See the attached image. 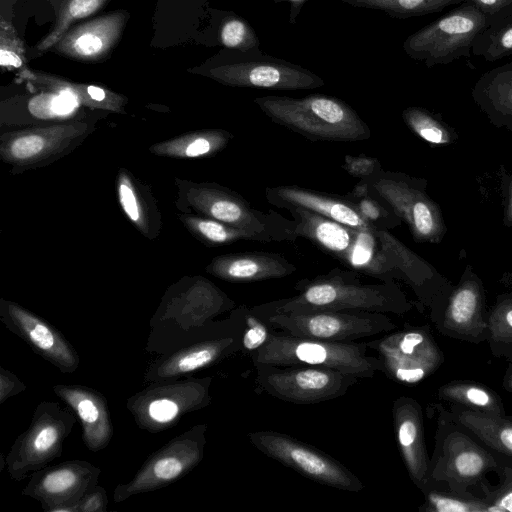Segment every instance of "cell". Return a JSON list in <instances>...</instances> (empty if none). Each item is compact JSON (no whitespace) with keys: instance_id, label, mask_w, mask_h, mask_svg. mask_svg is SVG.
<instances>
[{"instance_id":"3","label":"cell","mask_w":512,"mask_h":512,"mask_svg":"<svg viewBox=\"0 0 512 512\" xmlns=\"http://www.w3.org/2000/svg\"><path fill=\"white\" fill-rule=\"evenodd\" d=\"M176 208L256 232L267 242H295L296 223L274 210L261 211L237 192L214 182L176 178Z\"/></svg>"},{"instance_id":"10","label":"cell","mask_w":512,"mask_h":512,"mask_svg":"<svg viewBox=\"0 0 512 512\" xmlns=\"http://www.w3.org/2000/svg\"><path fill=\"white\" fill-rule=\"evenodd\" d=\"M95 130L84 121L21 128L2 134L0 156L13 173L49 165L68 155Z\"/></svg>"},{"instance_id":"9","label":"cell","mask_w":512,"mask_h":512,"mask_svg":"<svg viewBox=\"0 0 512 512\" xmlns=\"http://www.w3.org/2000/svg\"><path fill=\"white\" fill-rule=\"evenodd\" d=\"M249 442L260 452L319 484L359 492L362 481L342 463L318 448L279 431L248 433Z\"/></svg>"},{"instance_id":"31","label":"cell","mask_w":512,"mask_h":512,"mask_svg":"<svg viewBox=\"0 0 512 512\" xmlns=\"http://www.w3.org/2000/svg\"><path fill=\"white\" fill-rule=\"evenodd\" d=\"M459 422L489 446L512 456V423L496 415L464 410L457 413Z\"/></svg>"},{"instance_id":"24","label":"cell","mask_w":512,"mask_h":512,"mask_svg":"<svg viewBox=\"0 0 512 512\" xmlns=\"http://www.w3.org/2000/svg\"><path fill=\"white\" fill-rule=\"evenodd\" d=\"M472 98L491 123L512 132V61L485 72L473 86Z\"/></svg>"},{"instance_id":"32","label":"cell","mask_w":512,"mask_h":512,"mask_svg":"<svg viewBox=\"0 0 512 512\" xmlns=\"http://www.w3.org/2000/svg\"><path fill=\"white\" fill-rule=\"evenodd\" d=\"M358 8L378 10L397 19L437 13L464 0H339Z\"/></svg>"},{"instance_id":"52","label":"cell","mask_w":512,"mask_h":512,"mask_svg":"<svg viewBox=\"0 0 512 512\" xmlns=\"http://www.w3.org/2000/svg\"><path fill=\"white\" fill-rule=\"evenodd\" d=\"M87 93L95 101H103L106 97L104 90L96 86H89Z\"/></svg>"},{"instance_id":"42","label":"cell","mask_w":512,"mask_h":512,"mask_svg":"<svg viewBox=\"0 0 512 512\" xmlns=\"http://www.w3.org/2000/svg\"><path fill=\"white\" fill-rule=\"evenodd\" d=\"M475 5L488 19L489 25L512 14V0H464Z\"/></svg>"},{"instance_id":"18","label":"cell","mask_w":512,"mask_h":512,"mask_svg":"<svg viewBox=\"0 0 512 512\" xmlns=\"http://www.w3.org/2000/svg\"><path fill=\"white\" fill-rule=\"evenodd\" d=\"M266 200L282 209L300 207L358 230H371L355 203L346 195H334L296 185H280L265 189Z\"/></svg>"},{"instance_id":"16","label":"cell","mask_w":512,"mask_h":512,"mask_svg":"<svg viewBox=\"0 0 512 512\" xmlns=\"http://www.w3.org/2000/svg\"><path fill=\"white\" fill-rule=\"evenodd\" d=\"M100 469L86 461H67L32 473L22 494L47 512H78L80 499L97 486Z\"/></svg>"},{"instance_id":"44","label":"cell","mask_w":512,"mask_h":512,"mask_svg":"<svg viewBox=\"0 0 512 512\" xmlns=\"http://www.w3.org/2000/svg\"><path fill=\"white\" fill-rule=\"evenodd\" d=\"M0 402L3 403L6 398L19 393L23 389H25V386L22 382L19 381V379L10 373L9 371H6L4 368H1V374H0Z\"/></svg>"},{"instance_id":"7","label":"cell","mask_w":512,"mask_h":512,"mask_svg":"<svg viewBox=\"0 0 512 512\" xmlns=\"http://www.w3.org/2000/svg\"><path fill=\"white\" fill-rule=\"evenodd\" d=\"M254 367L257 392L301 405L341 397L359 379L352 374L321 366H275L258 363Z\"/></svg>"},{"instance_id":"35","label":"cell","mask_w":512,"mask_h":512,"mask_svg":"<svg viewBox=\"0 0 512 512\" xmlns=\"http://www.w3.org/2000/svg\"><path fill=\"white\" fill-rule=\"evenodd\" d=\"M79 106L78 98L69 89L58 94H40L28 103L29 114L40 121H49L69 117Z\"/></svg>"},{"instance_id":"34","label":"cell","mask_w":512,"mask_h":512,"mask_svg":"<svg viewBox=\"0 0 512 512\" xmlns=\"http://www.w3.org/2000/svg\"><path fill=\"white\" fill-rule=\"evenodd\" d=\"M402 119L414 134L431 144L444 145L455 140L454 132L425 108L407 107L402 112Z\"/></svg>"},{"instance_id":"17","label":"cell","mask_w":512,"mask_h":512,"mask_svg":"<svg viewBox=\"0 0 512 512\" xmlns=\"http://www.w3.org/2000/svg\"><path fill=\"white\" fill-rule=\"evenodd\" d=\"M0 314L3 323L44 359L62 372L71 373L76 370L79 356L56 328L11 301L1 300Z\"/></svg>"},{"instance_id":"2","label":"cell","mask_w":512,"mask_h":512,"mask_svg":"<svg viewBox=\"0 0 512 512\" xmlns=\"http://www.w3.org/2000/svg\"><path fill=\"white\" fill-rule=\"evenodd\" d=\"M254 103L271 121L311 141L356 142L368 140L372 135L359 114L334 96L268 95L255 98Z\"/></svg>"},{"instance_id":"33","label":"cell","mask_w":512,"mask_h":512,"mask_svg":"<svg viewBox=\"0 0 512 512\" xmlns=\"http://www.w3.org/2000/svg\"><path fill=\"white\" fill-rule=\"evenodd\" d=\"M472 55L489 62L512 55V14L490 24L475 37Z\"/></svg>"},{"instance_id":"40","label":"cell","mask_w":512,"mask_h":512,"mask_svg":"<svg viewBox=\"0 0 512 512\" xmlns=\"http://www.w3.org/2000/svg\"><path fill=\"white\" fill-rule=\"evenodd\" d=\"M426 503L427 510L436 512L487 511V506L481 502L446 496L437 492H429Z\"/></svg>"},{"instance_id":"23","label":"cell","mask_w":512,"mask_h":512,"mask_svg":"<svg viewBox=\"0 0 512 512\" xmlns=\"http://www.w3.org/2000/svg\"><path fill=\"white\" fill-rule=\"evenodd\" d=\"M119 205L127 218L147 238H156L162 228L161 213L151 189L130 171L120 169L116 178Z\"/></svg>"},{"instance_id":"51","label":"cell","mask_w":512,"mask_h":512,"mask_svg":"<svg viewBox=\"0 0 512 512\" xmlns=\"http://www.w3.org/2000/svg\"><path fill=\"white\" fill-rule=\"evenodd\" d=\"M499 315L506 326L512 331V301H505L499 307Z\"/></svg>"},{"instance_id":"11","label":"cell","mask_w":512,"mask_h":512,"mask_svg":"<svg viewBox=\"0 0 512 512\" xmlns=\"http://www.w3.org/2000/svg\"><path fill=\"white\" fill-rule=\"evenodd\" d=\"M75 421V416L58 403H40L28 429L15 440L8 453L6 464L10 477L20 481L59 457Z\"/></svg>"},{"instance_id":"13","label":"cell","mask_w":512,"mask_h":512,"mask_svg":"<svg viewBox=\"0 0 512 512\" xmlns=\"http://www.w3.org/2000/svg\"><path fill=\"white\" fill-rule=\"evenodd\" d=\"M206 430L196 425L150 455L130 482L116 487L114 501L164 487L192 470L203 458Z\"/></svg>"},{"instance_id":"12","label":"cell","mask_w":512,"mask_h":512,"mask_svg":"<svg viewBox=\"0 0 512 512\" xmlns=\"http://www.w3.org/2000/svg\"><path fill=\"white\" fill-rule=\"evenodd\" d=\"M213 74L227 85L243 88L292 91L315 89L325 84L312 71L265 54L259 47L248 51L235 50Z\"/></svg>"},{"instance_id":"5","label":"cell","mask_w":512,"mask_h":512,"mask_svg":"<svg viewBox=\"0 0 512 512\" xmlns=\"http://www.w3.org/2000/svg\"><path fill=\"white\" fill-rule=\"evenodd\" d=\"M489 26L487 17L472 3L458 7L409 35L404 52L431 68L472 55L475 37Z\"/></svg>"},{"instance_id":"20","label":"cell","mask_w":512,"mask_h":512,"mask_svg":"<svg viewBox=\"0 0 512 512\" xmlns=\"http://www.w3.org/2000/svg\"><path fill=\"white\" fill-rule=\"evenodd\" d=\"M392 414L402 459L412 481L423 489L428 480L429 464L420 406L412 398L400 397L393 402Z\"/></svg>"},{"instance_id":"49","label":"cell","mask_w":512,"mask_h":512,"mask_svg":"<svg viewBox=\"0 0 512 512\" xmlns=\"http://www.w3.org/2000/svg\"><path fill=\"white\" fill-rule=\"evenodd\" d=\"M308 0H273L274 3H288L289 4V23L294 24Z\"/></svg>"},{"instance_id":"48","label":"cell","mask_w":512,"mask_h":512,"mask_svg":"<svg viewBox=\"0 0 512 512\" xmlns=\"http://www.w3.org/2000/svg\"><path fill=\"white\" fill-rule=\"evenodd\" d=\"M98 6V0H72L69 11L73 17H85L92 13Z\"/></svg>"},{"instance_id":"21","label":"cell","mask_w":512,"mask_h":512,"mask_svg":"<svg viewBox=\"0 0 512 512\" xmlns=\"http://www.w3.org/2000/svg\"><path fill=\"white\" fill-rule=\"evenodd\" d=\"M53 390L78 416L86 447L93 452L106 448L113 428L105 397L98 391L79 385L59 384Z\"/></svg>"},{"instance_id":"6","label":"cell","mask_w":512,"mask_h":512,"mask_svg":"<svg viewBox=\"0 0 512 512\" xmlns=\"http://www.w3.org/2000/svg\"><path fill=\"white\" fill-rule=\"evenodd\" d=\"M369 190L404 221L417 243L438 244L447 228L438 204L426 192L425 179L380 169L364 178Z\"/></svg>"},{"instance_id":"50","label":"cell","mask_w":512,"mask_h":512,"mask_svg":"<svg viewBox=\"0 0 512 512\" xmlns=\"http://www.w3.org/2000/svg\"><path fill=\"white\" fill-rule=\"evenodd\" d=\"M0 61L2 65L21 66V59L12 51L2 49L0 51Z\"/></svg>"},{"instance_id":"29","label":"cell","mask_w":512,"mask_h":512,"mask_svg":"<svg viewBox=\"0 0 512 512\" xmlns=\"http://www.w3.org/2000/svg\"><path fill=\"white\" fill-rule=\"evenodd\" d=\"M178 218L186 229L206 246L230 245L242 240L267 242L264 236L256 232L237 228L211 218L185 213L179 214Z\"/></svg>"},{"instance_id":"19","label":"cell","mask_w":512,"mask_h":512,"mask_svg":"<svg viewBox=\"0 0 512 512\" xmlns=\"http://www.w3.org/2000/svg\"><path fill=\"white\" fill-rule=\"evenodd\" d=\"M205 270L227 282L253 283L287 277L297 267L281 254L252 251L214 257Z\"/></svg>"},{"instance_id":"46","label":"cell","mask_w":512,"mask_h":512,"mask_svg":"<svg viewBox=\"0 0 512 512\" xmlns=\"http://www.w3.org/2000/svg\"><path fill=\"white\" fill-rule=\"evenodd\" d=\"M102 48V41L95 35L84 34L75 42V49L81 55L96 54Z\"/></svg>"},{"instance_id":"22","label":"cell","mask_w":512,"mask_h":512,"mask_svg":"<svg viewBox=\"0 0 512 512\" xmlns=\"http://www.w3.org/2000/svg\"><path fill=\"white\" fill-rule=\"evenodd\" d=\"M296 223L295 234L341 263L346 259L358 229L300 207H288Z\"/></svg>"},{"instance_id":"43","label":"cell","mask_w":512,"mask_h":512,"mask_svg":"<svg viewBox=\"0 0 512 512\" xmlns=\"http://www.w3.org/2000/svg\"><path fill=\"white\" fill-rule=\"evenodd\" d=\"M107 496L105 490L96 486L86 493L77 504L78 512H105Z\"/></svg>"},{"instance_id":"26","label":"cell","mask_w":512,"mask_h":512,"mask_svg":"<svg viewBox=\"0 0 512 512\" xmlns=\"http://www.w3.org/2000/svg\"><path fill=\"white\" fill-rule=\"evenodd\" d=\"M488 456L467 437L454 435L449 438L432 476L459 482L477 480L490 464Z\"/></svg>"},{"instance_id":"39","label":"cell","mask_w":512,"mask_h":512,"mask_svg":"<svg viewBox=\"0 0 512 512\" xmlns=\"http://www.w3.org/2000/svg\"><path fill=\"white\" fill-rule=\"evenodd\" d=\"M244 330L241 337V350L249 357L259 350L269 339L274 329L253 310L244 306Z\"/></svg>"},{"instance_id":"41","label":"cell","mask_w":512,"mask_h":512,"mask_svg":"<svg viewBox=\"0 0 512 512\" xmlns=\"http://www.w3.org/2000/svg\"><path fill=\"white\" fill-rule=\"evenodd\" d=\"M342 168L351 176L360 179L367 178L380 169L382 166L379 160L367 155H346Z\"/></svg>"},{"instance_id":"37","label":"cell","mask_w":512,"mask_h":512,"mask_svg":"<svg viewBox=\"0 0 512 512\" xmlns=\"http://www.w3.org/2000/svg\"><path fill=\"white\" fill-rule=\"evenodd\" d=\"M441 395L471 407L481 408L492 415L502 413L496 398L481 386L465 383L447 385L441 389Z\"/></svg>"},{"instance_id":"14","label":"cell","mask_w":512,"mask_h":512,"mask_svg":"<svg viewBox=\"0 0 512 512\" xmlns=\"http://www.w3.org/2000/svg\"><path fill=\"white\" fill-rule=\"evenodd\" d=\"M211 381L206 377L156 384L130 398L127 406L140 427L162 430L185 413L210 404Z\"/></svg>"},{"instance_id":"25","label":"cell","mask_w":512,"mask_h":512,"mask_svg":"<svg viewBox=\"0 0 512 512\" xmlns=\"http://www.w3.org/2000/svg\"><path fill=\"white\" fill-rule=\"evenodd\" d=\"M375 233L398 280L406 282L419 298L425 299L439 277L436 270L389 231L375 229Z\"/></svg>"},{"instance_id":"45","label":"cell","mask_w":512,"mask_h":512,"mask_svg":"<svg viewBox=\"0 0 512 512\" xmlns=\"http://www.w3.org/2000/svg\"><path fill=\"white\" fill-rule=\"evenodd\" d=\"M487 511H511L512 512V480L508 481L492 497Z\"/></svg>"},{"instance_id":"1","label":"cell","mask_w":512,"mask_h":512,"mask_svg":"<svg viewBox=\"0 0 512 512\" xmlns=\"http://www.w3.org/2000/svg\"><path fill=\"white\" fill-rule=\"evenodd\" d=\"M359 273L334 268L328 273L296 283V295L252 306L261 318L311 310H350L402 314L411 305L396 283H362Z\"/></svg>"},{"instance_id":"47","label":"cell","mask_w":512,"mask_h":512,"mask_svg":"<svg viewBox=\"0 0 512 512\" xmlns=\"http://www.w3.org/2000/svg\"><path fill=\"white\" fill-rule=\"evenodd\" d=\"M504 191V217L503 221L507 227H512V175L503 179Z\"/></svg>"},{"instance_id":"28","label":"cell","mask_w":512,"mask_h":512,"mask_svg":"<svg viewBox=\"0 0 512 512\" xmlns=\"http://www.w3.org/2000/svg\"><path fill=\"white\" fill-rule=\"evenodd\" d=\"M233 138L227 130L204 129L154 144L150 152L173 158L211 157L221 152Z\"/></svg>"},{"instance_id":"38","label":"cell","mask_w":512,"mask_h":512,"mask_svg":"<svg viewBox=\"0 0 512 512\" xmlns=\"http://www.w3.org/2000/svg\"><path fill=\"white\" fill-rule=\"evenodd\" d=\"M220 39L225 47L239 51H248L260 45V40L253 27L249 22L237 16L223 24Z\"/></svg>"},{"instance_id":"27","label":"cell","mask_w":512,"mask_h":512,"mask_svg":"<svg viewBox=\"0 0 512 512\" xmlns=\"http://www.w3.org/2000/svg\"><path fill=\"white\" fill-rule=\"evenodd\" d=\"M342 264L381 282L396 283L398 280L375 229L357 230L354 243Z\"/></svg>"},{"instance_id":"4","label":"cell","mask_w":512,"mask_h":512,"mask_svg":"<svg viewBox=\"0 0 512 512\" xmlns=\"http://www.w3.org/2000/svg\"><path fill=\"white\" fill-rule=\"evenodd\" d=\"M367 342H336L297 337L274 329L267 342L250 358L275 366L311 365L335 369L360 378L380 371L377 356L368 354Z\"/></svg>"},{"instance_id":"15","label":"cell","mask_w":512,"mask_h":512,"mask_svg":"<svg viewBox=\"0 0 512 512\" xmlns=\"http://www.w3.org/2000/svg\"><path fill=\"white\" fill-rule=\"evenodd\" d=\"M380 361V372L389 379L413 385L421 382L439 363L430 336L420 328L406 329L367 342Z\"/></svg>"},{"instance_id":"8","label":"cell","mask_w":512,"mask_h":512,"mask_svg":"<svg viewBox=\"0 0 512 512\" xmlns=\"http://www.w3.org/2000/svg\"><path fill=\"white\" fill-rule=\"evenodd\" d=\"M289 335L325 341L350 342L395 329L384 313L350 310H311L276 313L262 318Z\"/></svg>"},{"instance_id":"36","label":"cell","mask_w":512,"mask_h":512,"mask_svg":"<svg viewBox=\"0 0 512 512\" xmlns=\"http://www.w3.org/2000/svg\"><path fill=\"white\" fill-rule=\"evenodd\" d=\"M362 218L374 229L389 231L401 225V218L381 198L369 192L360 197H349Z\"/></svg>"},{"instance_id":"30","label":"cell","mask_w":512,"mask_h":512,"mask_svg":"<svg viewBox=\"0 0 512 512\" xmlns=\"http://www.w3.org/2000/svg\"><path fill=\"white\" fill-rule=\"evenodd\" d=\"M481 299L479 280L469 271V276L463 275L459 286L450 297L446 311L448 324L462 331L472 327L480 316Z\"/></svg>"}]
</instances>
